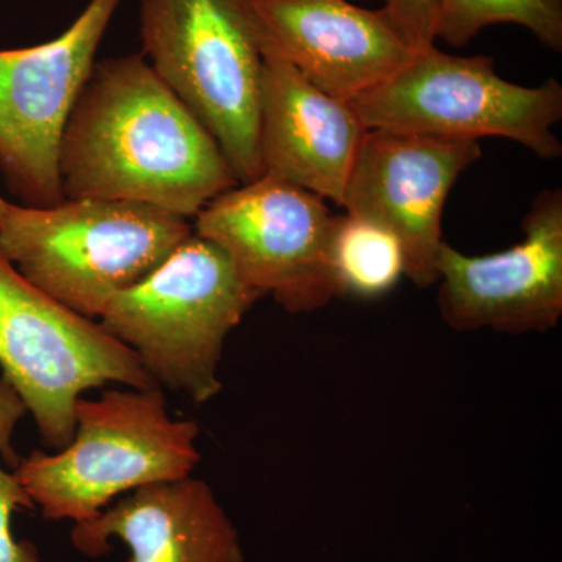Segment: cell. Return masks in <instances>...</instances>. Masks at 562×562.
<instances>
[{"mask_svg":"<svg viewBox=\"0 0 562 562\" xmlns=\"http://www.w3.org/2000/svg\"><path fill=\"white\" fill-rule=\"evenodd\" d=\"M368 131L419 133L441 138H506L542 160H557L562 143V85L547 79L524 87L503 79L494 58L416 52L379 87L350 101Z\"/></svg>","mask_w":562,"mask_h":562,"instance_id":"cell-7","label":"cell"},{"mask_svg":"<svg viewBox=\"0 0 562 562\" xmlns=\"http://www.w3.org/2000/svg\"><path fill=\"white\" fill-rule=\"evenodd\" d=\"M524 239L473 257L443 241L438 306L454 331L546 333L562 317V190H542L522 221Z\"/></svg>","mask_w":562,"mask_h":562,"instance_id":"cell-11","label":"cell"},{"mask_svg":"<svg viewBox=\"0 0 562 562\" xmlns=\"http://www.w3.org/2000/svg\"><path fill=\"white\" fill-rule=\"evenodd\" d=\"M25 414L27 408L18 392L9 380L0 376V453L11 464L20 461L11 447V438ZM21 509H35V503L16 475L0 468V562H40L35 547L31 542H18L11 531V517Z\"/></svg>","mask_w":562,"mask_h":562,"instance_id":"cell-17","label":"cell"},{"mask_svg":"<svg viewBox=\"0 0 562 562\" xmlns=\"http://www.w3.org/2000/svg\"><path fill=\"white\" fill-rule=\"evenodd\" d=\"M0 369L32 414L44 446L60 450L76 430L85 392L160 387L139 358L102 327L25 279L0 249Z\"/></svg>","mask_w":562,"mask_h":562,"instance_id":"cell-6","label":"cell"},{"mask_svg":"<svg viewBox=\"0 0 562 562\" xmlns=\"http://www.w3.org/2000/svg\"><path fill=\"white\" fill-rule=\"evenodd\" d=\"M111 539L127 547V562L246 561L238 528L213 487L191 475L128 492L70 531L77 552L90 558L110 553Z\"/></svg>","mask_w":562,"mask_h":562,"instance_id":"cell-14","label":"cell"},{"mask_svg":"<svg viewBox=\"0 0 562 562\" xmlns=\"http://www.w3.org/2000/svg\"><path fill=\"white\" fill-rule=\"evenodd\" d=\"M143 57L213 135L239 183L262 176V52L249 0H139Z\"/></svg>","mask_w":562,"mask_h":562,"instance_id":"cell-5","label":"cell"},{"mask_svg":"<svg viewBox=\"0 0 562 562\" xmlns=\"http://www.w3.org/2000/svg\"><path fill=\"white\" fill-rule=\"evenodd\" d=\"M406 277V257L397 236L386 228L344 214L336 216L328 246V279L335 297L373 301Z\"/></svg>","mask_w":562,"mask_h":562,"instance_id":"cell-15","label":"cell"},{"mask_svg":"<svg viewBox=\"0 0 562 562\" xmlns=\"http://www.w3.org/2000/svg\"><path fill=\"white\" fill-rule=\"evenodd\" d=\"M249 7L262 54L344 101L379 87L416 54L382 9L349 0H249Z\"/></svg>","mask_w":562,"mask_h":562,"instance_id":"cell-12","label":"cell"},{"mask_svg":"<svg viewBox=\"0 0 562 562\" xmlns=\"http://www.w3.org/2000/svg\"><path fill=\"white\" fill-rule=\"evenodd\" d=\"M191 233L190 220L143 203L65 199L49 209L9 203L0 249L41 291L95 321Z\"/></svg>","mask_w":562,"mask_h":562,"instance_id":"cell-3","label":"cell"},{"mask_svg":"<svg viewBox=\"0 0 562 562\" xmlns=\"http://www.w3.org/2000/svg\"><path fill=\"white\" fill-rule=\"evenodd\" d=\"M436 40L462 47L483 29L516 24L530 31L542 46L562 50V0H435Z\"/></svg>","mask_w":562,"mask_h":562,"instance_id":"cell-16","label":"cell"},{"mask_svg":"<svg viewBox=\"0 0 562 562\" xmlns=\"http://www.w3.org/2000/svg\"><path fill=\"white\" fill-rule=\"evenodd\" d=\"M199 432L198 422L172 419L160 387H111L76 403L68 446L33 450L13 473L44 519L83 524L138 487L190 476Z\"/></svg>","mask_w":562,"mask_h":562,"instance_id":"cell-2","label":"cell"},{"mask_svg":"<svg viewBox=\"0 0 562 562\" xmlns=\"http://www.w3.org/2000/svg\"><path fill=\"white\" fill-rule=\"evenodd\" d=\"M382 10L412 49L420 52L435 46V0H384Z\"/></svg>","mask_w":562,"mask_h":562,"instance_id":"cell-18","label":"cell"},{"mask_svg":"<svg viewBox=\"0 0 562 562\" xmlns=\"http://www.w3.org/2000/svg\"><path fill=\"white\" fill-rule=\"evenodd\" d=\"M260 297L216 244L192 231L150 276L110 302L101 324L158 386L202 405L222 391L225 341Z\"/></svg>","mask_w":562,"mask_h":562,"instance_id":"cell-4","label":"cell"},{"mask_svg":"<svg viewBox=\"0 0 562 562\" xmlns=\"http://www.w3.org/2000/svg\"><path fill=\"white\" fill-rule=\"evenodd\" d=\"M480 157L479 140L368 131L355 155L341 206L397 236L405 250L406 279L417 288L435 286L447 198Z\"/></svg>","mask_w":562,"mask_h":562,"instance_id":"cell-10","label":"cell"},{"mask_svg":"<svg viewBox=\"0 0 562 562\" xmlns=\"http://www.w3.org/2000/svg\"><path fill=\"white\" fill-rule=\"evenodd\" d=\"M58 169L63 201L143 203L184 220L239 184L213 135L140 54L95 61Z\"/></svg>","mask_w":562,"mask_h":562,"instance_id":"cell-1","label":"cell"},{"mask_svg":"<svg viewBox=\"0 0 562 562\" xmlns=\"http://www.w3.org/2000/svg\"><path fill=\"white\" fill-rule=\"evenodd\" d=\"M262 173L341 206L355 155L368 128L350 101L314 87L290 63L262 54Z\"/></svg>","mask_w":562,"mask_h":562,"instance_id":"cell-13","label":"cell"},{"mask_svg":"<svg viewBox=\"0 0 562 562\" xmlns=\"http://www.w3.org/2000/svg\"><path fill=\"white\" fill-rule=\"evenodd\" d=\"M192 231L216 244L244 283L284 312L312 313L335 299L328 246L336 214L325 199L262 173L217 195Z\"/></svg>","mask_w":562,"mask_h":562,"instance_id":"cell-9","label":"cell"},{"mask_svg":"<svg viewBox=\"0 0 562 562\" xmlns=\"http://www.w3.org/2000/svg\"><path fill=\"white\" fill-rule=\"evenodd\" d=\"M9 203L10 202H7L5 199L0 195V221L3 220V214H5L7 209H9Z\"/></svg>","mask_w":562,"mask_h":562,"instance_id":"cell-19","label":"cell"},{"mask_svg":"<svg viewBox=\"0 0 562 562\" xmlns=\"http://www.w3.org/2000/svg\"><path fill=\"white\" fill-rule=\"evenodd\" d=\"M122 0H90L57 38L0 50V173L21 205L63 201V133Z\"/></svg>","mask_w":562,"mask_h":562,"instance_id":"cell-8","label":"cell"}]
</instances>
